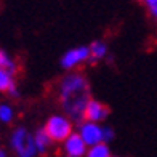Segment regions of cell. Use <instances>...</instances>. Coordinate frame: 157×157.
<instances>
[{"label":"cell","instance_id":"12","mask_svg":"<svg viewBox=\"0 0 157 157\" xmlns=\"http://www.w3.org/2000/svg\"><path fill=\"white\" fill-rule=\"evenodd\" d=\"M112 151H111V146L106 144V143H101V144H96V146H91L88 147L85 157H112Z\"/></svg>","mask_w":157,"mask_h":157},{"label":"cell","instance_id":"15","mask_svg":"<svg viewBox=\"0 0 157 157\" xmlns=\"http://www.w3.org/2000/svg\"><path fill=\"white\" fill-rule=\"evenodd\" d=\"M116 138V132H114V128L109 127V125H104V143L106 144H109L111 141H114Z\"/></svg>","mask_w":157,"mask_h":157},{"label":"cell","instance_id":"4","mask_svg":"<svg viewBox=\"0 0 157 157\" xmlns=\"http://www.w3.org/2000/svg\"><path fill=\"white\" fill-rule=\"evenodd\" d=\"M90 63V48L88 45H78L66 50L61 58H59V66L66 72H75L83 64Z\"/></svg>","mask_w":157,"mask_h":157},{"label":"cell","instance_id":"9","mask_svg":"<svg viewBox=\"0 0 157 157\" xmlns=\"http://www.w3.org/2000/svg\"><path fill=\"white\" fill-rule=\"evenodd\" d=\"M0 93H6L11 98L19 96V90H18V83L15 80V75L3 69H0Z\"/></svg>","mask_w":157,"mask_h":157},{"label":"cell","instance_id":"1","mask_svg":"<svg viewBox=\"0 0 157 157\" xmlns=\"http://www.w3.org/2000/svg\"><path fill=\"white\" fill-rule=\"evenodd\" d=\"M56 98L61 112L71 117L75 124L83 120V112L91 95V85L88 77L80 71L66 72L56 83Z\"/></svg>","mask_w":157,"mask_h":157},{"label":"cell","instance_id":"14","mask_svg":"<svg viewBox=\"0 0 157 157\" xmlns=\"http://www.w3.org/2000/svg\"><path fill=\"white\" fill-rule=\"evenodd\" d=\"M140 2L149 13V16L154 19V23L157 24V0H140Z\"/></svg>","mask_w":157,"mask_h":157},{"label":"cell","instance_id":"3","mask_svg":"<svg viewBox=\"0 0 157 157\" xmlns=\"http://www.w3.org/2000/svg\"><path fill=\"white\" fill-rule=\"evenodd\" d=\"M8 144L15 157H37L39 155L34 144V135L26 127H16L10 133Z\"/></svg>","mask_w":157,"mask_h":157},{"label":"cell","instance_id":"10","mask_svg":"<svg viewBox=\"0 0 157 157\" xmlns=\"http://www.w3.org/2000/svg\"><path fill=\"white\" fill-rule=\"evenodd\" d=\"M34 144H35V149H37L39 154H47L50 151V147H52L53 141L52 138L48 136V133L45 132V128H37L34 133Z\"/></svg>","mask_w":157,"mask_h":157},{"label":"cell","instance_id":"7","mask_svg":"<svg viewBox=\"0 0 157 157\" xmlns=\"http://www.w3.org/2000/svg\"><path fill=\"white\" fill-rule=\"evenodd\" d=\"M64 157H85L88 151V146L77 132H74L71 136L61 144Z\"/></svg>","mask_w":157,"mask_h":157},{"label":"cell","instance_id":"16","mask_svg":"<svg viewBox=\"0 0 157 157\" xmlns=\"http://www.w3.org/2000/svg\"><path fill=\"white\" fill-rule=\"evenodd\" d=\"M0 157H11V155H10V152L6 151L5 147H2V146H0Z\"/></svg>","mask_w":157,"mask_h":157},{"label":"cell","instance_id":"17","mask_svg":"<svg viewBox=\"0 0 157 157\" xmlns=\"http://www.w3.org/2000/svg\"><path fill=\"white\" fill-rule=\"evenodd\" d=\"M112 157H120V155H112Z\"/></svg>","mask_w":157,"mask_h":157},{"label":"cell","instance_id":"5","mask_svg":"<svg viewBox=\"0 0 157 157\" xmlns=\"http://www.w3.org/2000/svg\"><path fill=\"white\" fill-rule=\"evenodd\" d=\"M75 132L82 136V140L85 141V144L88 147L104 143V125L103 124H95V122H88V120H82L80 124H77Z\"/></svg>","mask_w":157,"mask_h":157},{"label":"cell","instance_id":"2","mask_svg":"<svg viewBox=\"0 0 157 157\" xmlns=\"http://www.w3.org/2000/svg\"><path fill=\"white\" fill-rule=\"evenodd\" d=\"M75 125L77 124L71 117H67L66 114L55 112L52 116H48V119L44 124V128L53 143H61L63 144L75 132Z\"/></svg>","mask_w":157,"mask_h":157},{"label":"cell","instance_id":"6","mask_svg":"<svg viewBox=\"0 0 157 157\" xmlns=\"http://www.w3.org/2000/svg\"><path fill=\"white\" fill-rule=\"evenodd\" d=\"M111 114V109L109 106L99 101L96 98H91L90 103L87 104L85 108V112H83V120H88V122H95V124H103L104 120H108Z\"/></svg>","mask_w":157,"mask_h":157},{"label":"cell","instance_id":"8","mask_svg":"<svg viewBox=\"0 0 157 157\" xmlns=\"http://www.w3.org/2000/svg\"><path fill=\"white\" fill-rule=\"evenodd\" d=\"M90 48V63H101L109 58V45L103 39H96L88 45Z\"/></svg>","mask_w":157,"mask_h":157},{"label":"cell","instance_id":"11","mask_svg":"<svg viewBox=\"0 0 157 157\" xmlns=\"http://www.w3.org/2000/svg\"><path fill=\"white\" fill-rule=\"evenodd\" d=\"M0 69L8 71V72H11L13 75H16V72L19 71V66H18L16 59L3 48H0Z\"/></svg>","mask_w":157,"mask_h":157},{"label":"cell","instance_id":"13","mask_svg":"<svg viewBox=\"0 0 157 157\" xmlns=\"http://www.w3.org/2000/svg\"><path fill=\"white\" fill-rule=\"evenodd\" d=\"M16 117V111L10 103H0V124H11Z\"/></svg>","mask_w":157,"mask_h":157}]
</instances>
